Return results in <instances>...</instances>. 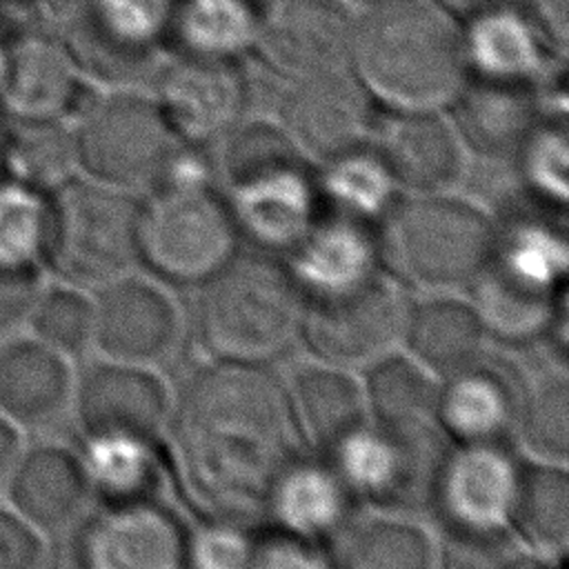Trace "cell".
Here are the masks:
<instances>
[{
	"instance_id": "1",
	"label": "cell",
	"mask_w": 569,
	"mask_h": 569,
	"mask_svg": "<svg viewBox=\"0 0 569 569\" xmlns=\"http://www.w3.org/2000/svg\"><path fill=\"white\" fill-rule=\"evenodd\" d=\"M167 460L207 518L262 513L300 453L284 382L264 365L211 360L196 369L167 420Z\"/></svg>"
},
{
	"instance_id": "2",
	"label": "cell",
	"mask_w": 569,
	"mask_h": 569,
	"mask_svg": "<svg viewBox=\"0 0 569 569\" xmlns=\"http://www.w3.org/2000/svg\"><path fill=\"white\" fill-rule=\"evenodd\" d=\"M347 64L387 109L440 111L469 78L460 24L433 0L371 4L356 20Z\"/></svg>"
},
{
	"instance_id": "3",
	"label": "cell",
	"mask_w": 569,
	"mask_h": 569,
	"mask_svg": "<svg viewBox=\"0 0 569 569\" xmlns=\"http://www.w3.org/2000/svg\"><path fill=\"white\" fill-rule=\"evenodd\" d=\"M551 211L496 222L493 251L467 287L489 338L533 345L567 333L569 249Z\"/></svg>"
},
{
	"instance_id": "4",
	"label": "cell",
	"mask_w": 569,
	"mask_h": 569,
	"mask_svg": "<svg viewBox=\"0 0 569 569\" xmlns=\"http://www.w3.org/2000/svg\"><path fill=\"white\" fill-rule=\"evenodd\" d=\"M382 273L418 293H465L487 264L496 220L476 202L445 193H400L376 224Z\"/></svg>"
},
{
	"instance_id": "5",
	"label": "cell",
	"mask_w": 569,
	"mask_h": 569,
	"mask_svg": "<svg viewBox=\"0 0 569 569\" xmlns=\"http://www.w3.org/2000/svg\"><path fill=\"white\" fill-rule=\"evenodd\" d=\"M220 196L238 238L256 253L284 258L320 218L316 176L280 129L251 124L227 136Z\"/></svg>"
},
{
	"instance_id": "6",
	"label": "cell",
	"mask_w": 569,
	"mask_h": 569,
	"mask_svg": "<svg viewBox=\"0 0 569 569\" xmlns=\"http://www.w3.org/2000/svg\"><path fill=\"white\" fill-rule=\"evenodd\" d=\"M305 298L278 258L233 256L198 284L196 333L211 360L264 365L298 338Z\"/></svg>"
},
{
	"instance_id": "7",
	"label": "cell",
	"mask_w": 569,
	"mask_h": 569,
	"mask_svg": "<svg viewBox=\"0 0 569 569\" xmlns=\"http://www.w3.org/2000/svg\"><path fill=\"white\" fill-rule=\"evenodd\" d=\"M138 211L133 193L69 178L49 193L44 273L96 291L136 269Z\"/></svg>"
},
{
	"instance_id": "8",
	"label": "cell",
	"mask_w": 569,
	"mask_h": 569,
	"mask_svg": "<svg viewBox=\"0 0 569 569\" xmlns=\"http://www.w3.org/2000/svg\"><path fill=\"white\" fill-rule=\"evenodd\" d=\"M238 242L216 184L153 187L140 202L138 258L167 284H202L236 256Z\"/></svg>"
},
{
	"instance_id": "9",
	"label": "cell",
	"mask_w": 569,
	"mask_h": 569,
	"mask_svg": "<svg viewBox=\"0 0 569 569\" xmlns=\"http://www.w3.org/2000/svg\"><path fill=\"white\" fill-rule=\"evenodd\" d=\"M73 144L89 180L133 193L160 180L180 138L156 100L111 91L82 107Z\"/></svg>"
},
{
	"instance_id": "10",
	"label": "cell",
	"mask_w": 569,
	"mask_h": 569,
	"mask_svg": "<svg viewBox=\"0 0 569 569\" xmlns=\"http://www.w3.org/2000/svg\"><path fill=\"white\" fill-rule=\"evenodd\" d=\"M327 456L358 505L405 513L429 507L433 476L442 456L429 429H389L367 420Z\"/></svg>"
},
{
	"instance_id": "11",
	"label": "cell",
	"mask_w": 569,
	"mask_h": 569,
	"mask_svg": "<svg viewBox=\"0 0 569 569\" xmlns=\"http://www.w3.org/2000/svg\"><path fill=\"white\" fill-rule=\"evenodd\" d=\"M176 0H80L62 20L78 69L124 87L156 73Z\"/></svg>"
},
{
	"instance_id": "12",
	"label": "cell",
	"mask_w": 569,
	"mask_h": 569,
	"mask_svg": "<svg viewBox=\"0 0 569 569\" xmlns=\"http://www.w3.org/2000/svg\"><path fill=\"white\" fill-rule=\"evenodd\" d=\"M409 300L385 273L349 291L305 302L300 340L311 360L362 371L400 349Z\"/></svg>"
},
{
	"instance_id": "13",
	"label": "cell",
	"mask_w": 569,
	"mask_h": 569,
	"mask_svg": "<svg viewBox=\"0 0 569 569\" xmlns=\"http://www.w3.org/2000/svg\"><path fill=\"white\" fill-rule=\"evenodd\" d=\"M78 525L80 569H184L187 527L160 498L102 502Z\"/></svg>"
},
{
	"instance_id": "14",
	"label": "cell",
	"mask_w": 569,
	"mask_h": 569,
	"mask_svg": "<svg viewBox=\"0 0 569 569\" xmlns=\"http://www.w3.org/2000/svg\"><path fill=\"white\" fill-rule=\"evenodd\" d=\"M182 338V313L164 284L136 271L93 291V340L100 358L156 369Z\"/></svg>"
},
{
	"instance_id": "15",
	"label": "cell",
	"mask_w": 569,
	"mask_h": 569,
	"mask_svg": "<svg viewBox=\"0 0 569 569\" xmlns=\"http://www.w3.org/2000/svg\"><path fill=\"white\" fill-rule=\"evenodd\" d=\"M371 104L356 76L342 69L293 78L280 102V131L305 160L320 164L369 142Z\"/></svg>"
},
{
	"instance_id": "16",
	"label": "cell",
	"mask_w": 569,
	"mask_h": 569,
	"mask_svg": "<svg viewBox=\"0 0 569 569\" xmlns=\"http://www.w3.org/2000/svg\"><path fill=\"white\" fill-rule=\"evenodd\" d=\"M156 104L180 140L207 147L240 127L249 84L231 58L180 53L156 71Z\"/></svg>"
},
{
	"instance_id": "17",
	"label": "cell",
	"mask_w": 569,
	"mask_h": 569,
	"mask_svg": "<svg viewBox=\"0 0 569 569\" xmlns=\"http://www.w3.org/2000/svg\"><path fill=\"white\" fill-rule=\"evenodd\" d=\"M356 20L340 0H264L253 51L287 80L342 69Z\"/></svg>"
},
{
	"instance_id": "18",
	"label": "cell",
	"mask_w": 569,
	"mask_h": 569,
	"mask_svg": "<svg viewBox=\"0 0 569 569\" xmlns=\"http://www.w3.org/2000/svg\"><path fill=\"white\" fill-rule=\"evenodd\" d=\"M467 71L476 78L538 87L562 67L565 47L533 0H513L460 24Z\"/></svg>"
},
{
	"instance_id": "19",
	"label": "cell",
	"mask_w": 569,
	"mask_h": 569,
	"mask_svg": "<svg viewBox=\"0 0 569 569\" xmlns=\"http://www.w3.org/2000/svg\"><path fill=\"white\" fill-rule=\"evenodd\" d=\"M71 411L80 436L162 440L171 396L156 369L98 358L76 376Z\"/></svg>"
},
{
	"instance_id": "20",
	"label": "cell",
	"mask_w": 569,
	"mask_h": 569,
	"mask_svg": "<svg viewBox=\"0 0 569 569\" xmlns=\"http://www.w3.org/2000/svg\"><path fill=\"white\" fill-rule=\"evenodd\" d=\"M369 138L400 193H445L465 173L467 149L440 111L387 109Z\"/></svg>"
},
{
	"instance_id": "21",
	"label": "cell",
	"mask_w": 569,
	"mask_h": 569,
	"mask_svg": "<svg viewBox=\"0 0 569 569\" xmlns=\"http://www.w3.org/2000/svg\"><path fill=\"white\" fill-rule=\"evenodd\" d=\"M518 465L507 445H451L440 456L429 509L442 529H507Z\"/></svg>"
},
{
	"instance_id": "22",
	"label": "cell",
	"mask_w": 569,
	"mask_h": 569,
	"mask_svg": "<svg viewBox=\"0 0 569 569\" xmlns=\"http://www.w3.org/2000/svg\"><path fill=\"white\" fill-rule=\"evenodd\" d=\"M518 373L487 356L438 380L433 425L451 445H507L516 431Z\"/></svg>"
},
{
	"instance_id": "23",
	"label": "cell",
	"mask_w": 569,
	"mask_h": 569,
	"mask_svg": "<svg viewBox=\"0 0 569 569\" xmlns=\"http://www.w3.org/2000/svg\"><path fill=\"white\" fill-rule=\"evenodd\" d=\"M2 493L47 538L78 525L93 498L78 451L56 442L24 447Z\"/></svg>"
},
{
	"instance_id": "24",
	"label": "cell",
	"mask_w": 569,
	"mask_h": 569,
	"mask_svg": "<svg viewBox=\"0 0 569 569\" xmlns=\"http://www.w3.org/2000/svg\"><path fill=\"white\" fill-rule=\"evenodd\" d=\"M358 507L336 465L313 451V456L298 453L280 473L262 516L269 518V527L325 547Z\"/></svg>"
},
{
	"instance_id": "25",
	"label": "cell",
	"mask_w": 569,
	"mask_h": 569,
	"mask_svg": "<svg viewBox=\"0 0 569 569\" xmlns=\"http://www.w3.org/2000/svg\"><path fill=\"white\" fill-rule=\"evenodd\" d=\"M280 262L305 302L349 291L382 273L376 227L327 213Z\"/></svg>"
},
{
	"instance_id": "26",
	"label": "cell",
	"mask_w": 569,
	"mask_h": 569,
	"mask_svg": "<svg viewBox=\"0 0 569 569\" xmlns=\"http://www.w3.org/2000/svg\"><path fill=\"white\" fill-rule=\"evenodd\" d=\"M71 360L33 336L0 340V413L20 431L56 425L73 400Z\"/></svg>"
},
{
	"instance_id": "27",
	"label": "cell",
	"mask_w": 569,
	"mask_h": 569,
	"mask_svg": "<svg viewBox=\"0 0 569 569\" xmlns=\"http://www.w3.org/2000/svg\"><path fill=\"white\" fill-rule=\"evenodd\" d=\"M453 129L467 151L513 158L545 116L536 89L487 78H467L449 104Z\"/></svg>"
},
{
	"instance_id": "28",
	"label": "cell",
	"mask_w": 569,
	"mask_h": 569,
	"mask_svg": "<svg viewBox=\"0 0 569 569\" xmlns=\"http://www.w3.org/2000/svg\"><path fill=\"white\" fill-rule=\"evenodd\" d=\"M0 93L18 118H60L80 102L78 67L64 42L38 29L13 36L0 62Z\"/></svg>"
},
{
	"instance_id": "29",
	"label": "cell",
	"mask_w": 569,
	"mask_h": 569,
	"mask_svg": "<svg viewBox=\"0 0 569 569\" xmlns=\"http://www.w3.org/2000/svg\"><path fill=\"white\" fill-rule=\"evenodd\" d=\"M489 340L467 293H420L407 305L400 349L436 378L485 358Z\"/></svg>"
},
{
	"instance_id": "30",
	"label": "cell",
	"mask_w": 569,
	"mask_h": 569,
	"mask_svg": "<svg viewBox=\"0 0 569 569\" xmlns=\"http://www.w3.org/2000/svg\"><path fill=\"white\" fill-rule=\"evenodd\" d=\"M284 389L296 431L316 453H329L369 420L353 371L309 360L291 373Z\"/></svg>"
},
{
	"instance_id": "31",
	"label": "cell",
	"mask_w": 569,
	"mask_h": 569,
	"mask_svg": "<svg viewBox=\"0 0 569 569\" xmlns=\"http://www.w3.org/2000/svg\"><path fill=\"white\" fill-rule=\"evenodd\" d=\"M507 529L531 556L562 560L569 545V476L565 462L518 465Z\"/></svg>"
},
{
	"instance_id": "32",
	"label": "cell",
	"mask_w": 569,
	"mask_h": 569,
	"mask_svg": "<svg viewBox=\"0 0 569 569\" xmlns=\"http://www.w3.org/2000/svg\"><path fill=\"white\" fill-rule=\"evenodd\" d=\"M325 551L331 569H436L433 538L405 513L353 516Z\"/></svg>"
},
{
	"instance_id": "33",
	"label": "cell",
	"mask_w": 569,
	"mask_h": 569,
	"mask_svg": "<svg viewBox=\"0 0 569 569\" xmlns=\"http://www.w3.org/2000/svg\"><path fill=\"white\" fill-rule=\"evenodd\" d=\"M162 440L133 436H80V462L91 493L102 502L158 498L164 460Z\"/></svg>"
},
{
	"instance_id": "34",
	"label": "cell",
	"mask_w": 569,
	"mask_h": 569,
	"mask_svg": "<svg viewBox=\"0 0 569 569\" xmlns=\"http://www.w3.org/2000/svg\"><path fill=\"white\" fill-rule=\"evenodd\" d=\"M438 380L402 349H393L362 369V396L367 418L389 429H429Z\"/></svg>"
},
{
	"instance_id": "35",
	"label": "cell",
	"mask_w": 569,
	"mask_h": 569,
	"mask_svg": "<svg viewBox=\"0 0 569 569\" xmlns=\"http://www.w3.org/2000/svg\"><path fill=\"white\" fill-rule=\"evenodd\" d=\"M518 416L513 438L533 460L567 462L569 380L565 356L556 353L527 373H518Z\"/></svg>"
},
{
	"instance_id": "36",
	"label": "cell",
	"mask_w": 569,
	"mask_h": 569,
	"mask_svg": "<svg viewBox=\"0 0 569 569\" xmlns=\"http://www.w3.org/2000/svg\"><path fill=\"white\" fill-rule=\"evenodd\" d=\"M316 191L320 213L376 227L400 196L376 151L367 144L320 162Z\"/></svg>"
},
{
	"instance_id": "37",
	"label": "cell",
	"mask_w": 569,
	"mask_h": 569,
	"mask_svg": "<svg viewBox=\"0 0 569 569\" xmlns=\"http://www.w3.org/2000/svg\"><path fill=\"white\" fill-rule=\"evenodd\" d=\"M256 27L253 0H176L169 36L182 53L236 60L253 47Z\"/></svg>"
},
{
	"instance_id": "38",
	"label": "cell",
	"mask_w": 569,
	"mask_h": 569,
	"mask_svg": "<svg viewBox=\"0 0 569 569\" xmlns=\"http://www.w3.org/2000/svg\"><path fill=\"white\" fill-rule=\"evenodd\" d=\"M78 167L73 131L58 118H18L2 138V169L11 180L51 193Z\"/></svg>"
},
{
	"instance_id": "39",
	"label": "cell",
	"mask_w": 569,
	"mask_h": 569,
	"mask_svg": "<svg viewBox=\"0 0 569 569\" xmlns=\"http://www.w3.org/2000/svg\"><path fill=\"white\" fill-rule=\"evenodd\" d=\"M513 160L529 198L540 209L560 216L569 196V138L565 118H542Z\"/></svg>"
},
{
	"instance_id": "40",
	"label": "cell",
	"mask_w": 569,
	"mask_h": 569,
	"mask_svg": "<svg viewBox=\"0 0 569 569\" xmlns=\"http://www.w3.org/2000/svg\"><path fill=\"white\" fill-rule=\"evenodd\" d=\"M29 336L73 360L91 349L93 340V296L87 289L53 282L42 284L29 320Z\"/></svg>"
},
{
	"instance_id": "41",
	"label": "cell",
	"mask_w": 569,
	"mask_h": 569,
	"mask_svg": "<svg viewBox=\"0 0 569 569\" xmlns=\"http://www.w3.org/2000/svg\"><path fill=\"white\" fill-rule=\"evenodd\" d=\"M49 193L16 180L0 182V264L44 271Z\"/></svg>"
},
{
	"instance_id": "42",
	"label": "cell",
	"mask_w": 569,
	"mask_h": 569,
	"mask_svg": "<svg viewBox=\"0 0 569 569\" xmlns=\"http://www.w3.org/2000/svg\"><path fill=\"white\" fill-rule=\"evenodd\" d=\"M436 569H516L520 545L509 529H442Z\"/></svg>"
},
{
	"instance_id": "43",
	"label": "cell",
	"mask_w": 569,
	"mask_h": 569,
	"mask_svg": "<svg viewBox=\"0 0 569 569\" xmlns=\"http://www.w3.org/2000/svg\"><path fill=\"white\" fill-rule=\"evenodd\" d=\"M256 533L244 520L202 518L187 529L184 569H244Z\"/></svg>"
},
{
	"instance_id": "44",
	"label": "cell",
	"mask_w": 569,
	"mask_h": 569,
	"mask_svg": "<svg viewBox=\"0 0 569 569\" xmlns=\"http://www.w3.org/2000/svg\"><path fill=\"white\" fill-rule=\"evenodd\" d=\"M244 569H331L325 547L269 527L256 533Z\"/></svg>"
},
{
	"instance_id": "45",
	"label": "cell",
	"mask_w": 569,
	"mask_h": 569,
	"mask_svg": "<svg viewBox=\"0 0 569 569\" xmlns=\"http://www.w3.org/2000/svg\"><path fill=\"white\" fill-rule=\"evenodd\" d=\"M44 284L40 269H13L0 264V340L27 327L31 307Z\"/></svg>"
},
{
	"instance_id": "46",
	"label": "cell",
	"mask_w": 569,
	"mask_h": 569,
	"mask_svg": "<svg viewBox=\"0 0 569 569\" xmlns=\"http://www.w3.org/2000/svg\"><path fill=\"white\" fill-rule=\"evenodd\" d=\"M47 536L9 505H0V569H42Z\"/></svg>"
},
{
	"instance_id": "47",
	"label": "cell",
	"mask_w": 569,
	"mask_h": 569,
	"mask_svg": "<svg viewBox=\"0 0 569 569\" xmlns=\"http://www.w3.org/2000/svg\"><path fill=\"white\" fill-rule=\"evenodd\" d=\"M22 449V431L0 413V491H4V485Z\"/></svg>"
},
{
	"instance_id": "48",
	"label": "cell",
	"mask_w": 569,
	"mask_h": 569,
	"mask_svg": "<svg viewBox=\"0 0 569 569\" xmlns=\"http://www.w3.org/2000/svg\"><path fill=\"white\" fill-rule=\"evenodd\" d=\"M445 13H449L458 24L471 20L478 13H485L493 7L513 2V0H433Z\"/></svg>"
},
{
	"instance_id": "49",
	"label": "cell",
	"mask_w": 569,
	"mask_h": 569,
	"mask_svg": "<svg viewBox=\"0 0 569 569\" xmlns=\"http://www.w3.org/2000/svg\"><path fill=\"white\" fill-rule=\"evenodd\" d=\"M516 569H562V560H549L540 556H522Z\"/></svg>"
},
{
	"instance_id": "50",
	"label": "cell",
	"mask_w": 569,
	"mask_h": 569,
	"mask_svg": "<svg viewBox=\"0 0 569 569\" xmlns=\"http://www.w3.org/2000/svg\"><path fill=\"white\" fill-rule=\"evenodd\" d=\"M365 2H369V4H378V2H389V0H365Z\"/></svg>"
},
{
	"instance_id": "51",
	"label": "cell",
	"mask_w": 569,
	"mask_h": 569,
	"mask_svg": "<svg viewBox=\"0 0 569 569\" xmlns=\"http://www.w3.org/2000/svg\"><path fill=\"white\" fill-rule=\"evenodd\" d=\"M0 169H2V138H0Z\"/></svg>"
},
{
	"instance_id": "52",
	"label": "cell",
	"mask_w": 569,
	"mask_h": 569,
	"mask_svg": "<svg viewBox=\"0 0 569 569\" xmlns=\"http://www.w3.org/2000/svg\"><path fill=\"white\" fill-rule=\"evenodd\" d=\"M0 62H2V58H0Z\"/></svg>"
}]
</instances>
